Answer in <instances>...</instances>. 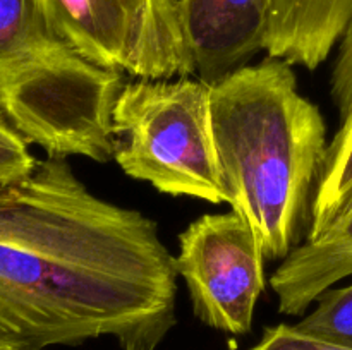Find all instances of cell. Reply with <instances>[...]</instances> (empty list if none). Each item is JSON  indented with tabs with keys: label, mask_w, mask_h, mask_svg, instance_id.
<instances>
[{
	"label": "cell",
	"mask_w": 352,
	"mask_h": 350,
	"mask_svg": "<svg viewBox=\"0 0 352 350\" xmlns=\"http://www.w3.org/2000/svg\"><path fill=\"white\" fill-rule=\"evenodd\" d=\"M177 277L157 222L93 194L67 158L0 191V350H155L177 325Z\"/></svg>",
	"instance_id": "6da1fadb"
},
{
	"label": "cell",
	"mask_w": 352,
	"mask_h": 350,
	"mask_svg": "<svg viewBox=\"0 0 352 350\" xmlns=\"http://www.w3.org/2000/svg\"><path fill=\"white\" fill-rule=\"evenodd\" d=\"M210 106L227 202L267 259H285L309 222L329 146L322 112L299 93L292 65L268 55L213 84Z\"/></svg>",
	"instance_id": "7a4b0ae2"
},
{
	"label": "cell",
	"mask_w": 352,
	"mask_h": 350,
	"mask_svg": "<svg viewBox=\"0 0 352 350\" xmlns=\"http://www.w3.org/2000/svg\"><path fill=\"white\" fill-rule=\"evenodd\" d=\"M210 100L212 86L189 75L126 82L112 113L120 170L164 194L227 202Z\"/></svg>",
	"instance_id": "3957f363"
},
{
	"label": "cell",
	"mask_w": 352,
	"mask_h": 350,
	"mask_svg": "<svg viewBox=\"0 0 352 350\" xmlns=\"http://www.w3.org/2000/svg\"><path fill=\"white\" fill-rule=\"evenodd\" d=\"M124 84L122 72L65 45L0 91V110L48 156L105 163L113 158L112 113Z\"/></svg>",
	"instance_id": "277c9868"
},
{
	"label": "cell",
	"mask_w": 352,
	"mask_h": 350,
	"mask_svg": "<svg viewBox=\"0 0 352 350\" xmlns=\"http://www.w3.org/2000/svg\"><path fill=\"white\" fill-rule=\"evenodd\" d=\"M58 36L95 64L136 79L196 74L177 0H41Z\"/></svg>",
	"instance_id": "5b68a950"
},
{
	"label": "cell",
	"mask_w": 352,
	"mask_h": 350,
	"mask_svg": "<svg viewBox=\"0 0 352 350\" xmlns=\"http://www.w3.org/2000/svg\"><path fill=\"white\" fill-rule=\"evenodd\" d=\"M265 254L254 230L236 211L203 215L179 235L175 271L195 316L230 335L251 331L265 290Z\"/></svg>",
	"instance_id": "8992f818"
},
{
	"label": "cell",
	"mask_w": 352,
	"mask_h": 350,
	"mask_svg": "<svg viewBox=\"0 0 352 350\" xmlns=\"http://www.w3.org/2000/svg\"><path fill=\"white\" fill-rule=\"evenodd\" d=\"M192 65L213 86L265 50L272 0H177Z\"/></svg>",
	"instance_id": "52a82bcc"
},
{
	"label": "cell",
	"mask_w": 352,
	"mask_h": 350,
	"mask_svg": "<svg viewBox=\"0 0 352 350\" xmlns=\"http://www.w3.org/2000/svg\"><path fill=\"white\" fill-rule=\"evenodd\" d=\"M352 275V202L318 235L309 237L282 259L270 278L278 312L301 316L316 299Z\"/></svg>",
	"instance_id": "ba28073f"
},
{
	"label": "cell",
	"mask_w": 352,
	"mask_h": 350,
	"mask_svg": "<svg viewBox=\"0 0 352 350\" xmlns=\"http://www.w3.org/2000/svg\"><path fill=\"white\" fill-rule=\"evenodd\" d=\"M352 24V0H272L265 51L315 71Z\"/></svg>",
	"instance_id": "9c48e42d"
},
{
	"label": "cell",
	"mask_w": 352,
	"mask_h": 350,
	"mask_svg": "<svg viewBox=\"0 0 352 350\" xmlns=\"http://www.w3.org/2000/svg\"><path fill=\"white\" fill-rule=\"evenodd\" d=\"M65 45L41 0H0V91Z\"/></svg>",
	"instance_id": "30bf717a"
},
{
	"label": "cell",
	"mask_w": 352,
	"mask_h": 350,
	"mask_svg": "<svg viewBox=\"0 0 352 350\" xmlns=\"http://www.w3.org/2000/svg\"><path fill=\"white\" fill-rule=\"evenodd\" d=\"M352 202V112L327 146L325 160L316 182L309 209L306 239L318 235Z\"/></svg>",
	"instance_id": "8fae6325"
},
{
	"label": "cell",
	"mask_w": 352,
	"mask_h": 350,
	"mask_svg": "<svg viewBox=\"0 0 352 350\" xmlns=\"http://www.w3.org/2000/svg\"><path fill=\"white\" fill-rule=\"evenodd\" d=\"M294 326L308 335L352 347V283L327 288L316 299L315 311Z\"/></svg>",
	"instance_id": "7c38bea8"
},
{
	"label": "cell",
	"mask_w": 352,
	"mask_h": 350,
	"mask_svg": "<svg viewBox=\"0 0 352 350\" xmlns=\"http://www.w3.org/2000/svg\"><path fill=\"white\" fill-rule=\"evenodd\" d=\"M36 167L28 139L0 110V191L30 178Z\"/></svg>",
	"instance_id": "4fadbf2b"
},
{
	"label": "cell",
	"mask_w": 352,
	"mask_h": 350,
	"mask_svg": "<svg viewBox=\"0 0 352 350\" xmlns=\"http://www.w3.org/2000/svg\"><path fill=\"white\" fill-rule=\"evenodd\" d=\"M253 350H352V347L308 335L294 325L282 323L265 329L263 336Z\"/></svg>",
	"instance_id": "5bb4252c"
},
{
	"label": "cell",
	"mask_w": 352,
	"mask_h": 350,
	"mask_svg": "<svg viewBox=\"0 0 352 350\" xmlns=\"http://www.w3.org/2000/svg\"><path fill=\"white\" fill-rule=\"evenodd\" d=\"M332 98L342 122L352 112V24L340 41L339 57L332 72Z\"/></svg>",
	"instance_id": "9a60e30c"
}]
</instances>
